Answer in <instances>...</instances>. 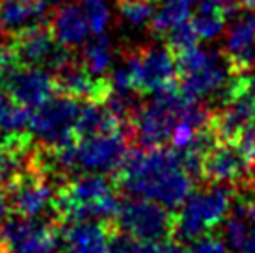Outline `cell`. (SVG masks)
<instances>
[{"instance_id":"cell-1","label":"cell","mask_w":255,"mask_h":253,"mask_svg":"<svg viewBox=\"0 0 255 253\" xmlns=\"http://www.w3.org/2000/svg\"><path fill=\"white\" fill-rule=\"evenodd\" d=\"M118 186L128 196L149 199L166 209L181 207L194 186L179 149L149 147L128 153Z\"/></svg>"},{"instance_id":"cell-2","label":"cell","mask_w":255,"mask_h":253,"mask_svg":"<svg viewBox=\"0 0 255 253\" xmlns=\"http://www.w3.org/2000/svg\"><path fill=\"white\" fill-rule=\"evenodd\" d=\"M116 184L101 173L71 177L58 190L56 216L67 222H108L118 216Z\"/></svg>"},{"instance_id":"cell-3","label":"cell","mask_w":255,"mask_h":253,"mask_svg":"<svg viewBox=\"0 0 255 253\" xmlns=\"http://www.w3.org/2000/svg\"><path fill=\"white\" fill-rule=\"evenodd\" d=\"M181 93L190 101L211 95L224 97L235 78V69L226 52L194 45L175 54Z\"/></svg>"},{"instance_id":"cell-4","label":"cell","mask_w":255,"mask_h":253,"mask_svg":"<svg viewBox=\"0 0 255 253\" xmlns=\"http://www.w3.org/2000/svg\"><path fill=\"white\" fill-rule=\"evenodd\" d=\"M237 197V186L229 183H207L203 188L190 192L173 218V235L181 242L205 237L218 227L229 214Z\"/></svg>"},{"instance_id":"cell-5","label":"cell","mask_w":255,"mask_h":253,"mask_svg":"<svg viewBox=\"0 0 255 253\" xmlns=\"http://www.w3.org/2000/svg\"><path fill=\"white\" fill-rule=\"evenodd\" d=\"M188 99L173 86L155 92L145 105H138L134 114L127 121L130 140L142 147H158L171 140L173 128L177 126L181 114Z\"/></svg>"},{"instance_id":"cell-6","label":"cell","mask_w":255,"mask_h":253,"mask_svg":"<svg viewBox=\"0 0 255 253\" xmlns=\"http://www.w3.org/2000/svg\"><path fill=\"white\" fill-rule=\"evenodd\" d=\"M82 105L80 99L69 95H52L43 105L36 108L30 118L32 136L39 141V147L49 151H60L69 147L77 141V121L80 116Z\"/></svg>"},{"instance_id":"cell-7","label":"cell","mask_w":255,"mask_h":253,"mask_svg":"<svg viewBox=\"0 0 255 253\" xmlns=\"http://www.w3.org/2000/svg\"><path fill=\"white\" fill-rule=\"evenodd\" d=\"M132 86L138 93H155L173 86L177 58L168 45H138L123 50Z\"/></svg>"},{"instance_id":"cell-8","label":"cell","mask_w":255,"mask_h":253,"mask_svg":"<svg viewBox=\"0 0 255 253\" xmlns=\"http://www.w3.org/2000/svg\"><path fill=\"white\" fill-rule=\"evenodd\" d=\"M9 45L19 65L24 67H49L50 71H58L73 60L69 49L58 45L50 26L43 22L13 34Z\"/></svg>"},{"instance_id":"cell-9","label":"cell","mask_w":255,"mask_h":253,"mask_svg":"<svg viewBox=\"0 0 255 253\" xmlns=\"http://www.w3.org/2000/svg\"><path fill=\"white\" fill-rule=\"evenodd\" d=\"M118 225L123 233L145 242L166 240L173 235V216L162 205L134 197L120 205Z\"/></svg>"},{"instance_id":"cell-10","label":"cell","mask_w":255,"mask_h":253,"mask_svg":"<svg viewBox=\"0 0 255 253\" xmlns=\"http://www.w3.org/2000/svg\"><path fill=\"white\" fill-rule=\"evenodd\" d=\"M7 253H60V235L54 227L36 218H7L2 224Z\"/></svg>"},{"instance_id":"cell-11","label":"cell","mask_w":255,"mask_h":253,"mask_svg":"<svg viewBox=\"0 0 255 253\" xmlns=\"http://www.w3.org/2000/svg\"><path fill=\"white\" fill-rule=\"evenodd\" d=\"M250 160L237 143L216 141L201 164V181L205 183H229L239 186L250 173Z\"/></svg>"},{"instance_id":"cell-12","label":"cell","mask_w":255,"mask_h":253,"mask_svg":"<svg viewBox=\"0 0 255 253\" xmlns=\"http://www.w3.org/2000/svg\"><path fill=\"white\" fill-rule=\"evenodd\" d=\"M7 95L15 103L22 105L28 110H36L47 99L52 97L56 90L54 75H50L45 67H24L19 65L7 78L6 86Z\"/></svg>"},{"instance_id":"cell-13","label":"cell","mask_w":255,"mask_h":253,"mask_svg":"<svg viewBox=\"0 0 255 253\" xmlns=\"http://www.w3.org/2000/svg\"><path fill=\"white\" fill-rule=\"evenodd\" d=\"M54 73L56 90L64 95L80 101H107L110 95V80L107 77H93L80 60L77 62L73 58Z\"/></svg>"},{"instance_id":"cell-14","label":"cell","mask_w":255,"mask_h":253,"mask_svg":"<svg viewBox=\"0 0 255 253\" xmlns=\"http://www.w3.org/2000/svg\"><path fill=\"white\" fill-rule=\"evenodd\" d=\"M110 235L105 222H71L60 237V253H108Z\"/></svg>"},{"instance_id":"cell-15","label":"cell","mask_w":255,"mask_h":253,"mask_svg":"<svg viewBox=\"0 0 255 253\" xmlns=\"http://www.w3.org/2000/svg\"><path fill=\"white\" fill-rule=\"evenodd\" d=\"M49 26L56 41L67 49L84 45L88 41V35L92 34L84 9L82 6H75V4H64L58 7Z\"/></svg>"},{"instance_id":"cell-16","label":"cell","mask_w":255,"mask_h":253,"mask_svg":"<svg viewBox=\"0 0 255 253\" xmlns=\"http://www.w3.org/2000/svg\"><path fill=\"white\" fill-rule=\"evenodd\" d=\"M121 126H125V121L107 105V101H86L78 116L75 134L77 140H82L103 132H110Z\"/></svg>"},{"instance_id":"cell-17","label":"cell","mask_w":255,"mask_h":253,"mask_svg":"<svg viewBox=\"0 0 255 253\" xmlns=\"http://www.w3.org/2000/svg\"><path fill=\"white\" fill-rule=\"evenodd\" d=\"M196 11L192 17V28L196 30L199 39H216L226 30L227 11L220 0H198Z\"/></svg>"},{"instance_id":"cell-18","label":"cell","mask_w":255,"mask_h":253,"mask_svg":"<svg viewBox=\"0 0 255 253\" xmlns=\"http://www.w3.org/2000/svg\"><path fill=\"white\" fill-rule=\"evenodd\" d=\"M196 0H164L155 9L151 19V30L155 34H166L168 30L188 21Z\"/></svg>"},{"instance_id":"cell-19","label":"cell","mask_w":255,"mask_h":253,"mask_svg":"<svg viewBox=\"0 0 255 253\" xmlns=\"http://www.w3.org/2000/svg\"><path fill=\"white\" fill-rule=\"evenodd\" d=\"M82 65L92 73L93 77H107L108 69L114 62L112 41L105 34H99L92 41L86 43L82 50Z\"/></svg>"},{"instance_id":"cell-20","label":"cell","mask_w":255,"mask_h":253,"mask_svg":"<svg viewBox=\"0 0 255 253\" xmlns=\"http://www.w3.org/2000/svg\"><path fill=\"white\" fill-rule=\"evenodd\" d=\"M155 0H118V11L130 26H145L155 13Z\"/></svg>"},{"instance_id":"cell-21","label":"cell","mask_w":255,"mask_h":253,"mask_svg":"<svg viewBox=\"0 0 255 253\" xmlns=\"http://www.w3.org/2000/svg\"><path fill=\"white\" fill-rule=\"evenodd\" d=\"M82 9H84L92 34L99 35L105 34L110 22V9H108L107 0H82Z\"/></svg>"},{"instance_id":"cell-22","label":"cell","mask_w":255,"mask_h":253,"mask_svg":"<svg viewBox=\"0 0 255 253\" xmlns=\"http://www.w3.org/2000/svg\"><path fill=\"white\" fill-rule=\"evenodd\" d=\"M166 37H168V47H170L175 54L183 52V50L190 49L198 43V34L196 30L192 28L190 21H184L177 26H173L171 30L166 32Z\"/></svg>"},{"instance_id":"cell-23","label":"cell","mask_w":255,"mask_h":253,"mask_svg":"<svg viewBox=\"0 0 255 253\" xmlns=\"http://www.w3.org/2000/svg\"><path fill=\"white\" fill-rule=\"evenodd\" d=\"M179 253H227V246L218 237L205 235V237H199V239L188 242V246L181 248Z\"/></svg>"},{"instance_id":"cell-24","label":"cell","mask_w":255,"mask_h":253,"mask_svg":"<svg viewBox=\"0 0 255 253\" xmlns=\"http://www.w3.org/2000/svg\"><path fill=\"white\" fill-rule=\"evenodd\" d=\"M19 67V62L15 58L11 45H0V86H6L7 78Z\"/></svg>"},{"instance_id":"cell-25","label":"cell","mask_w":255,"mask_h":253,"mask_svg":"<svg viewBox=\"0 0 255 253\" xmlns=\"http://www.w3.org/2000/svg\"><path fill=\"white\" fill-rule=\"evenodd\" d=\"M237 190H242V192H246V194L255 197V160L252 162V166H250V173H248V177H246V181L242 184H239Z\"/></svg>"},{"instance_id":"cell-26","label":"cell","mask_w":255,"mask_h":253,"mask_svg":"<svg viewBox=\"0 0 255 253\" xmlns=\"http://www.w3.org/2000/svg\"><path fill=\"white\" fill-rule=\"evenodd\" d=\"M11 211L13 209H11V203H9V197H7L6 190H0V225L9 218V212Z\"/></svg>"},{"instance_id":"cell-27","label":"cell","mask_w":255,"mask_h":253,"mask_svg":"<svg viewBox=\"0 0 255 253\" xmlns=\"http://www.w3.org/2000/svg\"><path fill=\"white\" fill-rule=\"evenodd\" d=\"M235 253H255V235L252 237V240H250L246 246L241 248L239 252H235Z\"/></svg>"},{"instance_id":"cell-28","label":"cell","mask_w":255,"mask_h":253,"mask_svg":"<svg viewBox=\"0 0 255 253\" xmlns=\"http://www.w3.org/2000/svg\"><path fill=\"white\" fill-rule=\"evenodd\" d=\"M241 6L248 7L250 11H255V0H241Z\"/></svg>"},{"instance_id":"cell-29","label":"cell","mask_w":255,"mask_h":253,"mask_svg":"<svg viewBox=\"0 0 255 253\" xmlns=\"http://www.w3.org/2000/svg\"><path fill=\"white\" fill-rule=\"evenodd\" d=\"M0 253H7L6 242H4V239H2V235H0Z\"/></svg>"},{"instance_id":"cell-30","label":"cell","mask_w":255,"mask_h":253,"mask_svg":"<svg viewBox=\"0 0 255 253\" xmlns=\"http://www.w3.org/2000/svg\"><path fill=\"white\" fill-rule=\"evenodd\" d=\"M2 39H11V37H9V34H6L4 30L0 28V41H2ZM0 45H2V43H0Z\"/></svg>"},{"instance_id":"cell-31","label":"cell","mask_w":255,"mask_h":253,"mask_svg":"<svg viewBox=\"0 0 255 253\" xmlns=\"http://www.w3.org/2000/svg\"><path fill=\"white\" fill-rule=\"evenodd\" d=\"M9 2H34V0H9Z\"/></svg>"}]
</instances>
